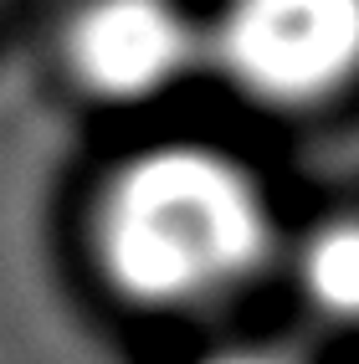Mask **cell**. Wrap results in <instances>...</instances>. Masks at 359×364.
I'll list each match as a JSON object with an SVG mask.
<instances>
[{"label": "cell", "instance_id": "cell-1", "mask_svg": "<svg viewBox=\"0 0 359 364\" xmlns=\"http://www.w3.org/2000/svg\"><path fill=\"white\" fill-rule=\"evenodd\" d=\"M277 215L257 175L205 144H159L113 169L92 210V257L149 313L231 303L272 262Z\"/></svg>", "mask_w": 359, "mask_h": 364}, {"label": "cell", "instance_id": "cell-4", "mask_svg": "<svg viewBox=\"0 0 359 364\" xmlns=\"http://www.w3.org/2000/svg\"><path fill=\"white\" fill-rule=\"evenodd\" d=\"M298 287L328 323L359 328V221H328L303 241Z\"/></svg>", "mask_w": 359, "mask_h": 364}, {"label": "cell", "instance_id": "cell-2", "mask_svg": "<svg viewBox=\"0 0 359 364\" xmlns=\"http://www.w3.org/2000/svg\"><path fill=\"white\" fill-rule=\"evenodd\" d=\"M210 67L257 108H323L359 82V0H226Z\"/></svg>", "mask_w": 359, "mask_h": 364}, {"label": "cell", "instance_id": "cell-3", "mask_svg": "<svg viewBox=\"0 0 359 364\" xmlns=\"http://www.w3.org/2000/svg\"><path fill=\"white\" fill-rule=\"evenodd\" d=\"M62 57L87 98L139 108L210 67V46L180 0H87L62 36Z\"/></svg>", "mask_w": 359, "mask_h": 364}, {"label": "cell", "instance_id": "cell-5", "mask_svg": "<svg viewBox=\"0 0 359 364\" xmlns=\"http://www.w3.org/2000/svg\"><path fill=\"white\" fill-rule=\"evenodd\" d=\"M195 364H287V359L272 349H221V354H205Z\"/></svg>", "mask_w": 359, "mask_h": 364}]
</instances>
